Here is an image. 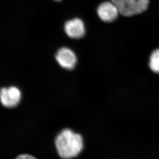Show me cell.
<instances>
[{
	"instance_id": "6da1fadb",
	"label": "cell",
	"mask_w": 159,
	"mask_h": 159,
	"mask_svg": "<svg viewBox=\"0 0 159 159\" xmlns=\"http://www.w3.org/2000/svg\"><path fill=\"white\" fill-rule=\"evenodd\" d=\"M55 145L60 158L71 159L78 156L82 152L84 140L80 134L66 128L56 137Z\"/></svg>"
},
{
	"instance_id": "7a4b0ae2",
	"label": "cell",
	"mask_w": 159,
	"mask_h": 159,
	"mask_svg": "<svg viewBox=\"0 0 159 159\" xmlns=\"http://www.w3.org/2000/svg\"><path fill=\"white\" fill-rule=\"evenodd\" d=\"M121 15L130 17L141 14L147 9L149 0H111Z\"/></svg>"
},
{
	"instance_id": "3957f363",
	"label": "cell",
	"mask_w": 159,
	"mask_h": 159,
	"mask_svg": "<svg viewBox=\"0 0 159 159\" xmlns=\"http://www.w3.org/2000/svg\"><path fill=\"white\" fill-rule=\"evenodd\" d=\"M0 98L3 106L7 108H13L19 104L22 94L20 90L17 87L9 86L1 89Z\"/></svg>"
},
{
	"instance_id": "277c9868",
	"label": "cell",
	"mask_w": 159,
	"mask_h": 159,
	"mask_svg": "<svg viewBox=\"0 0 159 159\" xmlns=\"http://www.w3.org/2000/svg\"><path fill=\"white\" fill-rule=\"evenodd\" d=\"M56 59L59 65L65 69H73L77 63V57L70 48H62L56 54Z\"/></svg>"
},
{
	"instance_id": "5b68a950",
	"label": "cell",
	"mask_w": 159,
	"mask_h": 159,
	"mask_svg": "<svg viewBox=\"0 0 159 159\" xmlns=\"http://www.w3.org/2000/svg\"><path fill=\"white\" fill-rule=\"evenodd\" d=\"M98 16L102 21L111 22L119 15V9L112 2L106 1L101 3L97 10Z\"/></svg>"
},
{
	"instance_id": "8992f818",
	"label": "cell",
	"mask_w": 159,
	"mask_h": 159,
	"mask_svg": "<svg viewBox=\"0 0 159 159\" xmlns=\"http://www.w3.org/2000/svg\"><path fill=\"white\" fill-rule=\"evenodd\" d=\"M64 29L66 35L73 39H80L83 37L86 32L84 23L78 18H74L67 21Z\"/></svg>"
},
{
	"instance_id": "52a82bcc",
	"label": "cell",
	"mask_w": 159,
	"mask_h": 159,
	"mask_svg": "<svg viewBox=\"0 0 159 159\" xmlns=\"http://www.w3.org/2000/svg\"><path fill=\"white\" fill-rule=\"evenodd\" d=\"M149 67L152 71L159 73V49L154 51L150 56Z\"/></svg>"
},
{
	"instance_id": "ba28073f",
	"label": "cell",
	"mask_w": 159,
	"mask_h": 159,
	"mask_svg": "<svg viewBox=\"0 0 159 159\" xmlns=\"http://www.w3.org/2000/svg\"><path fill=\"white\" fill-rule=\"evenodd\" d=\"M15 159H37L32 155L29 154H21L17 156Z\"/></svg>"
},
{
	"instance_id": "9c48e42d",
	"label": "cell",
	"mask_w": 159,
	"mask_h": 159,
	"mask_svg": "<svg viewBox=\"0 0 159 159\" xmlns=\"http://www.w3.org/2000/svg\"><path fill=\"white\" fill-rule=\"evenodd\" d=\"M55 1H60L61 0H55Z\"/></svg>"
}]
</instances>
